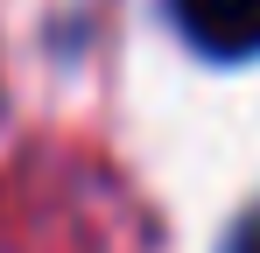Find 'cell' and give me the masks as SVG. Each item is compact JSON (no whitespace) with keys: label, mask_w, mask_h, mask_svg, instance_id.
Masks as SVG:
<instances>
[{"label":"cell","mask_w":260,"mask_h":253,"mask_svg":"<svg viewBox=\"0 0 260 253\" xmlns=\"http://www.w3.org/2000/svg\"><path fill=\"white\" fill-rule=\"evenodd\" d=\"M176 21L218 64L260 56V0H176Z\"/></svg>","instance_id":"cell-1"},{"label":"cell","mask_w":260,"mask_h":253,"mask_svg":"<svg viewBox=\"0 0 260 253\" xmlns=\"http://www.w3.org/2000/svg\"><path fill=\"white\" fill-rule=\"evenodd\" d=\"M225 253H260V211L239 225V232H232V246H225Z\"/></svg>","instance_id":"cell-2"}]
</instances>
